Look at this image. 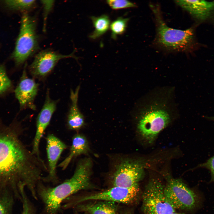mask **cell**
Wrapping results in <instances>:
<instances>
[{
	"mask_svg": "<svg viewBox=\"0 0 214 214\" xmlns=\"http://www.w3.org/2000/svg\"><path fill=\"white\" fill-rule=\"evenodd\" d=\"M48 168L41 158L33 154L18 138L0 135V195L10 191L19 194L24 185L33 197Z\"/></svg>",
	"mask_w": 214,
	"mask_h": 214,
	"instance_id": "obj_1",
	"label": "cell"
},
{
	"mask_svg": "<svg viewBox=\"0 0 214 214\" xmlns=\"http://www.w3.org/2000/svg\"><path fill=\"white\" fill-rule=\"evenodd\" d=\"M92 162L89 158L80 160L72 176L57 186L51 187L41 182L37 185V193L44 205L47 214H57L62 202L81 190L94 188L90 182Z\"/></svg>",
	"mask_w": 214,
	"mask_h": 214,
	"instance_id": "obj_2",
	"label": "cell"
},
{
	"mask_svg": "<svg viewBox=\"0 0 214 214\" xmlns=\"http://www.w3.org/2000/svg\"><path fill=\"white\" fill-rule=\"evenodd\" d=\"M169 90L149 97L140 109L137 128L148 136L155 137L171 122L174 110L170 100Z\"/></svg>",
	"mask_w": 214,
	"mask_h": 214,
	"instance_id": "obj_3",
	"label": "cell"
},
{
	"mask_svg": "<svg viewBox=\"0 0 214 214\" xmlns=\"http://www.w3.org/2000/svg\"><path fill=\"white\" fill-rule=\"evenodd\" d=\"M151 7L156 24L155 44L169 51L187 52L192 50L194 43L193 29L181 30L169 27L163 18L159 7L152 4Z\"/></svg>",
	"mask_w": 214,
	"mask_h": 214,
	"instance_id": "obj_4",
	"label": "cell"
},
{
	"mask_svg": "<svg viewBox=\"0 0 214 214\" xmlns=\"http://www.w3.org/2000/svg\"><path fill=\"white\" fill-rule=\"evenodd\" d=\"M36 21L26 13L23 14L19 35L12 57L17 65L23 64L38 47Z\"/></svg>",
	"mask_w": 214,
	"mask_h": 214,
	"instance_id": "obj_5",
	"label": "cell"
},
{
	"mask_svg": "<svg viewBox=\"0 0 214 214\" xmlns=\"http://www.w3.org/2000/svg\"><path fill=\"white\" fill-rule=\"evenodd\" d=\"M165 185L159 180L152 178L146 185L142 195L144 214H171L175 209L166 199Z\"/></svg>",
	"mask_w": 214,
	"mask_h": 214,
	"instance_id": "obj_6",
	"label": "cell"
},
{
	"mask_svg": "<svg viewBox=\"0 0 214 214\" xmlns=\"http://www.w3.org/2000/svg\"><path fill=\"white\" fill-rule=\"evenodd\" d=\"M164 192L166 199L175 209L191 210L197 204L196 193L180 179H169L165 185Z\"/></svg>",
	"mask_w": 214,
	"mask_h": 214,
	"instance_id": "obj_7",
	"label": "cell"
},
{
	"mask_svg": "<svg viewBox=\"0 0 214 214\" xmlns=\"http://www.w3.org/2000/svg\"><path fill=\"white\" fill-rule=\"evenodd\" d=\"M141 160L125 159L116 166L112 178L113 186L130 187L139 184L144 174V165Z\"/></svg>",
	"mask_w": 214,
	"mask_h": 214,
	"instance_id": "obj_8",
	"label": "cell"
},
{
	"mask_svg": "<svg viewBox=\"0 0 214 214\" xmlns=\"http://www.w3.org/2000/svg\"><path fill=\"white\" fill-rule=\"evenodd\" d=\"M139 190V184L128 188L113 186L104 191L80 197L74 202H69L68 204L70 207L84 201L92 200L130 204L138 197Z\"/></svg>",
	"mask_w": 214,
	"mask_h": 214,
	"instance_id": "obj_9",
	"label": "cell"
},
{
	"mask_svg": "<svg viewBox=\"0 0 214 214\" xmlns=\"http://www.w3.org/2000/svg\"><path fill=\"white\" fill-rule=\"evenodd\" d=\"M71 57L76 58L73 53L65 55L50 50L42 51L36 55L30 65V72L34 78L43 79L50 73L59 61Z\"/></svg>",
	"mask_w": 214,
	"mask_h": 214,
	"instance_id": "obj_10",
	"label": "cell"
},
{
	"mask_svg": "<svg viewBox=\"0 0 214 214\" xmlns=\"http://www.w3.org/2000/svg\"><path fill=\"white\" fill-rule=\"evenodd\" d=\"M46 151L48 161V175L44 177L42 181L56 184L58 181L56 174L57 164L61 154L67 147V145L53 134L46 138Z\"/></svg>",
	"mask_w": 214,
	"mask_h": 214,
	"instance_id": "obj_11",
	"label": "cell"
},
{
	"mask_svg": "<svg viewBox=\"0 0 214 214\" xmlns=\"http://www.w3.org/2000/svg\"><path fill=\"white\" fill-rule=\"evenodd\" d=\"M56 104L57 101L51 98L47 91L45 102L37 118L36 132L32 150V153L39 158H40L39 149L40 143L56 109Z\"/></svg>",
	"mask_w": 214,
	"mask_h": 214,
	"instance_id": "obj_12",
	"label": "cell"
},
{
	"mask_svg": "<svg viewBox=\"0 0 214 214\" xmlns=\"http://www.w3.org/2000/svg\"><path fill=\"white\" fill-rule=\"evenodd\" d=\"M38 84L28 77L25 68L20 81L15 90V97L22 108H28L35 110L34 99L38 91Z\"/></svg>",
	"mask_w": 214,
	"mask_h": 214,
	"instance_id": "obj_13",
	"label": "cell"
},
{
	"mask_svg": "<svg viewBox=\"0 0 214 214\" xmlns=\"http://www.w3.org/2000/svg\"><path fill=\"white\" fill-rule=\"evenodd\" d=\"M175 2L194 18L201 20L209 18L214 11V1L178 0Z\"/></svg>",
	"mask_w": 214,
	"mask_h": 214,
	"instance_id": "obj_14",
	"label": "cell"
},
{
	"mask_svg": "<svg viewBox=\"0 0 214 214\" xmlns=\"http://www.w3.org/2000/svg\"><path fill=\"white\" fill-rule=\"evenodd\" d=\"M80 88V86H78L74 91L72 89L70 90L71 104L67 116V125L69 129L72 130H78L85 125L84 117L78 105Z\"/></svg>",
	"mask_w": 214,
	"mask_h": 214,
	"instance_id": "obj_15",
	"label": "cell"
},
{
	"mask_svg": "<svg viewBox=\"0 0 214 214\" xmlns=\"http://www.w3.org/2000/svg\"><path fill=\"white\" fill-rule=\"evenodd\" d=\"M75 206L78 211L89 214H119L115 203L111 201L100 200Z\"/></svg>",
	"mask_w": 214,
	"mask_h": 214,
	"instance_id": "obj_16",
	"label": "cell"
},
{
	"mask_svg": "<svg viewBox=\"0 0 214 214\" xmlns=\"http://www.w3.org/2000/svg\"><path fill=\"white\" fill-rule=\"evenodd\" d=\"M89 150L88 141L86 137L80 134L75 135L72 138L69 154L58 166L62 170H65L74 158L80 155L86 154Z\"/></svg>",
	"mask_w": 214,
	"mask_h": 214,
	"instance_id": "obj_17",
	"label": "cell"
},
{
	"mask_svg": "<svg viewBox=\"0 0 214 214\" xmlns=\"http://www.w3.org/2000/svg\"><path fill=\"white\" fill-rule=\"evenodd\" d=\"M95 29L89 35V37L92 39H96L104 34L108 30L110 25V20L109 16L103 14L100 16H91Z\"/></svg>",
	"mask_w": 214,
	"mask_h": 214,
	"instance_id": "obj_18",
	"label": "cell"
},
{
	"mask_svg": "<svg viewBox=\"0 0 214 214\" xmlns=\"http://www.w3.org/2000/svg\"><path fill=\"white\" fill-rule=\"evenodd\" d=\"M15 197L10 191L0 195V214H12Z\"/></svg>",
	"mask_w": 214,
	"mask_h": 214,
	"instance_id": "obj_19",
	"label": "cell"
},
{
	"mask_svg": "<svg viewBox=\"0 0 214 214\" xmlns=\"http://www.w3.org/2000/svg\"><path fill=\"white\" fill-rule=\"evenodd\" d=\"M129 20L128 18L120 17L112 22L110 26L112 38L116 40L118 35L122 34L125 32Z\"/></svg>",
	"mask_w": 214,
	"mask_h": 214,
	"instance_id": "obj_20",
	"label": "cell"
},
{
	"mask_svg": "<svg viewBox=\"0 0 214 214\" xmlns=\"http://www.w3.org/2000/svg\"><path fill=\"white\" fill-rule=\"evenodd\" d=\"M35 0H7L4 3L9 8L17 11H25L32 8L36 3Z\"/></svg>",
	"mask_w": 214,
	"mask_h": 214,
	"instance_id": "obj_21",
	"label": "cell"
},
{
	"mask_svg": "<svg viewBox=\"0 0 214 214\" xmlns=\"http://www.w3.org/2000/svg\"><path fill=\"white\" fill-rule=\"evenodd\" d=\"M25 188L21 187L19 188L20 200L22 205L21 214H35V210L33 205L29 199L25 190Z\"/></svg>",
	"mask_w": 214,
	"mask_h": 214,
	"instance_id": "obj_22",
	"label": "cell"
},
{
	"mask_svg": "<svg viewBox=\"0 0 214 214\" xmlns=\"http://www.w3.org/2000/svg\"><path fill=\"white\" fill-rule=\"evenodd\" d=\"M106 2L112 9L117 10L122 9L135 7V4L126 0H108Z\"/></svg>",
	"mask_w": 214,
	"mask_h": 214,
	"instance_id": "obj_23",
	"label": "cell"
},
{
	"mask_svg": "<svg viewBox=\"0 0 214 214\" xmlns=\"http://www.w3.org/2000/svg\"><path fill=\"white\" fill-rule=\"evenodd\" d=\"M11 81L4 66L0 65V94L7 91L11 86Z\"/></svg>",
	"mask_w": 214,
	"mask_h": 214,
	"instance_id": "obj_24",
	"label": "cell"
},
{
	"mask_svg": "<svg viewBox=\"0 0 214 214\" xmlns=\"http://www.w3.org/2000/svg\"><path fill=\"white\" fill-rule=\"evenodd\" d=\"M41 3L43 5L44 11L43 27L44 31H45L47 20L48 15L52 10L54 4V0H41Z\"/></svg>",
	"mask_w": 214,
	"mask_h": 214,
	"instance_id": "obj_25",
	"label": "cell"
},
{
	"mask_svg": "<svg viewBox=\"0 0 214 214\" xmlns=\"http://www.w3.org/2000/svg\"><path fill=\"white\" fill-rule=\"evenodd\" d=\"M200 166L207 168L210 170L211 174V180L214 182V156L206 162L201 164Z\"/></svg>",
	"mask_w": 214,
	"mask_h": 214,
	"instance_id": "obj_26",
	"label": "cell"
},
{
	"mask_svg": "<svg viewBox=\"0 0 214 214\" xmlns=\"http://www.w3.org/2000/svg\"><path fill=\"white\" fill-rule=\"evenodd\" d=\"M171 214H185L184 213H176L175 212Z\"/></svg>",
	"mask_w": 214,
	"mask_h": 214,
	"instance_id": "obj_27",
	"label": "cell"
},
{
	"mask_svg": "<svg viewBox=\"0 0 214 214\" xmlns=\"http://www.w3.org/2000/svg\"><path fill=\"white\" fill-rule=\"evenodd\" d=\"M208 118L214 121V117H209Z\"/></svg>",
	"mask_w": 214,
	"mask_h": 214,
	"instance_id": "obj_28",
	"label": "cell"
},
{
	"mask_svg": "<svg viewBox=\"0 0 214 214\" xmlns=\"http://www.w3.org/2000/svg\"><path fill=\"white\" fill-rule=\"evenodd\" d=\"M126 214H128V213H126Z\"/></svg>",
	"mask_w": 214,
	"mask_h": 214,
	"instance_id": "obj_29",
	"label": "cell"
}]
</instances>
